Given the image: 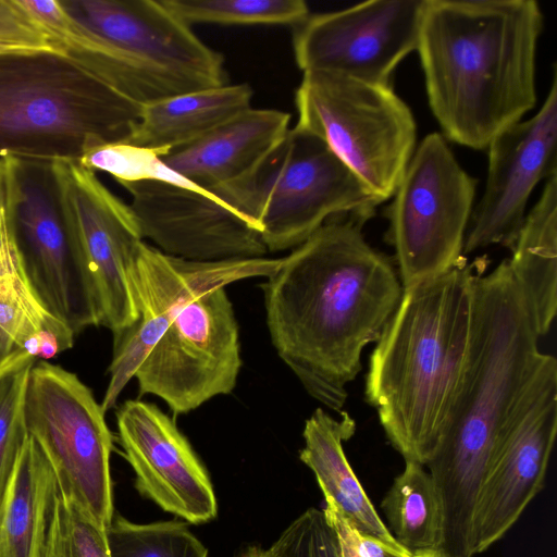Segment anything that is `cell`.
I'll return each mask as SVG.
<instances>
[{
  "mask_svg": "<svg viewBox=\"0 0 557 557\" xmlns=\"http://www.w3.org/2000/svg\"><path fill=\"white\" fill-rule=\"evenodd\" d=\"M474 278L467 362L437 449L425 465L442 509L447 557L474 556L478 497L498 449L530 407L557 381V360L543 354L534 318L503 260Z\"/></svg>",
  "mask_w": 557,
  "mask_h": 557,
  "instance_id": "cell-1",
  "label": "cell"
},
{
  "mask_svg": "<svg viewBox=\"0 0 557 557\" xmlns=\"http://www.w3.org/2000/svg\"><path fill=\"white\" fill-rule=\"evenodd\" d=\"M370 216L327 220L264 283L267 324L280 358L315 400L341 411L361 354L395 312L403 285L362 234Z\"/></svg>",
  "mask_w": 557,
  "mask_h": 557,
  "instance_id": "cell-2",
  "label": "cell"
},
{
  "mask_svg": "<svg viewBox=\"0 0 557 557\" xmlns=\"http://www.w3.org/2000/svg\"><path fill=\"white\" fill-rule=\"evenodd\" d=\"M542 29L534 0H424L417 51L446 138L486 149L534 108Z\"/></svg>",
  "mask_w": 557,
  "mask_h": 557,
  "instance_id": "cell-3",
  "label": "cell"
},
{
  "mask_svg": "<svg viewBox=\"0 0 557 557\" xmlns=\"http://www.w3.org/2000/svg\"><path fill=\"white\" fill-rule=\"evenodd\" d=\"M485 263L462 259L404 288L375 342L364 395L405 461L425 466L444 434L468 357L474 278Z\"/></svg>",
  "mask_w": 557,
  "mask_h": 557,
  "instance_id": "cell-4",
  "label": "cell"
},
{
  "mask_svg": "<svg viewBox=\"0 0 557 557\" xmlns=\"http://www.w3.org/2000/svg\"><path fill=\"white\" fill-rule=\"evenodd\" d=\"M36 18L59 49L141 107L225 85L222 54L161 0H51Z\"/></svg>",
  "mask_w": 557,
  "mask_h": 557,
  "instance_id": "cell-5",
  "label": "cell"
},
{
  "mask_svg": "<svg viewBox=\"0 0 557 557\" xmlns=\"http://www.w3.org/2000/svg\"><path fill=\"white\" fill-rule=\"evenodd\" d=\"M140 111L66 52L0 53V156L77 160L126 140Z\"/></svg>",
  "mask_w": 557,
  "mask_h": 557,
  "instance_id": "cell-6",
  "label": "cell"
},
{
  "mask_svg": "<svg viewBox=\"0 0 557 557\" xmlns=\"http://www.w3.org/2000/svg\"><path fill=\"white\" fill-rule=\"evenodd\" d=\"M210 193L259 231L268 251L296 248L334 216L371 218L382 203L321 138L297 126Z\"/></svg>",
  "mask_w": 557,
  "mask_h": 557,
  "instance_id": "cell-7",
  "label": "cell"
},
{
  "mask_svg": "<svg viewBox=\"0 0 557 557\" xmlns=\"http://www.w3.org/2000/svg\"><path fill=\"white\" fill-rule=\"evenodd\" d=\"M295 126L321 138L381 201L389 199L414 152L417 126L389 85L305 72Z\"/></svg>",
  "mask_w": 557,
  "mask_h": 557,
  "instance_id": "cell-8",
  "label": "cell"
},
{
  "mask_svg": "<svg viewBox=\"0 0 557 557\" xmlns=\"http://www.w3.org/2000/svg\"><path fill=\"white\" fill-rule=\"evenodd\" d=\"M104 410L78 376L46 361L29 371L25 423L69 495L107 530L114 517L110 457L112 434Z\"/></svg>",
  "mask_w": 557,
  "mask_h": 557,
  "instance_id": "cell-9",
  "label": "cell"
},
{
  "mask_svg": "<svg viewBox=\"0 0 557 557\" xmlns=\"http://www.w3.org/2000/svg\"><path fill=\"white\" fill-rule=\"evenodd\" d=\"M476 180L445 137L425 136L409 160L388 208V239L403 288L444 273L463 258Z\"/></svg>",
  "mask_w": 557,
  "mask_h": 557,
  "instance_id": "cell-10",
  "label": "cell"
},
{
  "mask_svg": "<svg viewBox=\"0 0 557 557\" xmlns=\"http://www.w3.org/2000/svg\"><path fill=\"white\" fill-rule=\"evenodd\" d=\"M51 171L61 214L87 278L99 325L113 336L138 318L134 269L144 243L128 203L76 160H55Z\"/></svg>",
  "mask_w": 557,
  "mask_h": 557,
  "instance_id": "cell-11",
  "label": "cell"
},
{
  "mask_svg": "<svg viewBox=\"0 0 557 557\" xmlns=\"http://www.w3.org/2000/svg\"><path fill=\"white\" fill-rule=\"evenodd\" d=\"M242 367L238 325L225 287L187 304L154 343L134 377L139 393L174 414L233 392Z\"/></svg>",
  "mask_w": 557,
  "mask_h": 557,
  "instance_id": "cell-12",
  "label": "cell"
},
{
  "mask_svg": "<svg viewBox=\"0 0 557 557\" xmlns=\"http://www.w3.org/2000/svg\"><path fill=\"white\" fill-rule=\"evenodd\" d=\"M13 235L26 283L75 336L99 325L91 292L59 207L51 162L20 159Z\"/></svg>",
  "mask_w": 557,
  "mask_h": 557,
  "instance_id": "cell-13",
  "label": "cell"
},
{
  "mask_svg": "<svg viewBox=\"0 0 557 557\" xmlns=\"http://www.w3.org/2000/svg\"><path fill=\"white\" fill-rule=\"evenodd\" d=\"M281 258H250L222 261H190L166 255L145 242L134 269L137 320L113 336L109 383L101 403L113 408L126 384L158 338L183 310L200 295L236 281L268 277Z\"/></svg>",
  "mask_w": 557,
  "mask_h": 557,
  "instance_id": "cell-14",
  "label": "cell"
},
{
  "mask_svg": "<svg viewBox=\"0 0 557 557\" xmlns=\"http://www.w3.org/2000/svg\"><path fill=\"white\" fill-rule=\"evenodd\" d=\"M424 0H371L309 16L294 26L298 67L389 85L396 66L417 50Z\"/></svg>",
  "mask_w": 557,
  "mask_h": 557,
  "instance_id": "cell-15",
  "label": "cell"
},
{
  "mask_svg": "<svg viewBox=\"0 0 557 557\" xmlns=\"http://www.w3.org/2000/svg\"><path fill=\"white\" fill-rule=\"evenodd\" d=\"M483 195L473 207L462 255L492 245L511 250L535 186L557 173V75L541 109L496 135L488 144Z\"/></svg>",
  "mask_w": 557,
  "mask_h": 557,
  "instance_id": "cell-16",
  "label": "cell"
},
{
  "mask_svg": "<svg viewBox=\"0 0 557 557\" xmlns=\"http://www.w3.org/2000/svg\"><path fill=\"white\" fill-rule=\"evenodd\" d=\"M144 238L162 252L190 261L261 258L259 231L215 196L154 181L120 184Z\"/></svg>",
  "mask_w": 557,
  "mask_h": 557,
  "instance_id": "cell-17",
  "label": "cell"
},
{
  "mask_svg": "<svg viewBox=\"0 0 557 557\" xmlns=\"http://www.w3.org/2000/svg\"><path fill=\"white\" fill-rule=\"evenodd\" d=\"M116 425L135 486L144 497L188 523L216 517L210 476L173 419L153 404L129 399L116 411Z\"/></svg>",
  "mask_w": 557,
  "mask_h": 557,
  "instance_id": "cell-18",
  "label": "cell"
},
{
  "mask_svg": "<svg viewBox=\"0 0 557 557\" xmlns=\"http://www.w3.org/2000/svg\"><path fill=\"white\" fill-rule=\"evenodd\" d=\"M557 432V381L536 398L495 455L474 515V555L517 522L542 490Z\"/></svg>",
  "mask_w": 557,
  "mask_h": 557,
  "instance_id": "cell-19",
  "label": "cell"
},
{
  "mask_svg": "<svg viewBox=\"0 0 557 557\" xmlns=\"http://www.w3.org/2000/svg\"><path fill=\"white\" fill-rule=\"evenodd\" d=\"M289 121L287 112L250 107L160 158L168 168L210 193L253 168L285 136Z\"/></svg>",
  "mask_w": 557,
  "mask_h": 557,
  "instance_id": "cell-20",
  "label": "cell"
},
{
  "mask_svg": "<svg viewBox=\"0 0 557 557\" xmlns=\"http://www.w3.org/2000/svg\"><path fill=\"white\" fill-rule=\"evenodd\" d=\"M356 431L354 419L342 412L335 419L317 408L306 420L305 446L300 460L313 472L324 497L331 498L342 513L363 534L370 535L398 554L412 556L394 539L352 471L343 443Z\"/></svg>",
  "mask_w": 557,
  "mask_h": 557,
  "instance_id": "cell-21",
  "label": "cell"
},
{
  "mask_svg": "<svg viewBox=\"0 0 557 557\" xmlns=\"http://www.w3.org/2000/svg\"><path fill=\"white\" fill-rule=\"evenodd\" d=\"M248 84L221 85L165 98L141 107L124 140L163 154L188 145L250 108Z\"/></svg>",
  "mask_w": 557,
  "mask_h": 557,
  "instance_id": "cell-22",
  "label": "cell"
},
{
  "mask_svg": "<svg viewBox=\"0 0 557 557\" xmlns=\"http://www.w3.org/2000/svg\"><path fill=\"white\" fill-rule=\"evenodd\" d=\"M58 492L52 466L27 435L0 503V557H38Z\"/></svg>",
  "mask_w": 557,
  "mask_h": 557,
  "instance_id": "cell-23",
  "label": "cell"
},
{
  "mask_svg": "<svg viewBox=\"0 0 557 557\" xmlns=\"http://www.w3.org/2000/svg\"><path fill=\"white\" fill-rule=\"evenodd\" d=\"M507 260L537 334L546 335L557 311V173L546 180L539 200L525 215Z\"/></svg>",
  "mask_w": 557,
  "mask_h": 557,
  "instance_id": "cell-24",
  "label": "cell"
},
{
  "mask_svg": "<svg viewBox=\"0 0 557 557\" xmlns=\"http://www.w3.org/2000/svg\"><path fill=\"white\" fill-rule=\"evenodd\" d=\"M425 466L406 460L381 506L396 542L410 555L440 550L442 509Z\"/></svg>",
  "mask_w": 557,
  "mask_h": 557,
  "instance_id": "cell-25",
  "label": "cell"
},
{
  "mask_svg": "<svg viewBox=\"0 0 557 557\" xmlns=\"http://www.w3.org/2000/svg\"><path fill=\"white\" fill-rule=\"evenodd\" d=\"M189 26L194 23L222 25H292L310 14L302 0H161Z\"/></svg>",
  "mask_w": 557,
  "mask_h": 557,
  "instance_id": "cell-26",
  "label": "cell"
},
{
  "mask_svg": "<svg viewBox=\"0 0 557 557\" xmlns=\"http://www.w3.org/2000/svg\"><path fill=\"white\" fill-rule=\"evenodd\" d=\"M106 534L110 557H208L203 544L180 521L135 523L117 515Z\"/></svg>",
  "mask_w": 557,
  "mask_h": 557,
  "instance_id": "cell-27",
  "label": "cell"
},
{
  "mask_svg": "<svg viewBox=\"0 0 557 557\" xmlns=\"http://www.w3.org/2000/svg\"><path fill=\"white\" fill-rule=\"evenodd\" d=\"M76 161L94 172L101 171L110 174L119 184L154 181L214 196L168 168L157 151L125 141L94 147L84 152Z\"/></svg>",
  "mask_w": 557,
  "mask_h": 557,
  "instance_id": "cell-28",
  "label": "cell"
},
{
  "mask_svg": "<svg viewBox=\"0 0 557 557\" xmlns=\"http://www.w3.org/2000/svg\"><path fill=\"white\" fill-rule=\"evenodd\" d=\"M106 531L59 491L38 557H110Z\"/></svg>",
  "mask_w": 557,
  "mask_h": 557,
  "instance_id": "cell-29",
  "label": "cell"
},
{
  "mask_svg": "<svg viewBox=\"0 0 557 557\" xmlns=\"http://www.w3.org/2000/svg\"><path fill=\"white\" fill-rule=\"evenodd\" d=\"M59 325L65 324L47 311L21 272L0 273V337L10 354L39 331Z\"/></svg>",
  "mask_w": 557,
  "mask_h": 557,
  "instance_id": "cell-30",
  "label": "cell"
},
{
  "mask_svg": "<svg viewBox=\"0 0 557 557\" xmlns=\"http://www.w3.org/2000/svg\"><path fill=\"white\" fill-rule=\"evenodd\" d=\"M34 364L0 379V503L28 435L25 395Z\"/></svg>",
  "mask_w": 557,
  "mask_h": 557,
  "instance_id": "cell-31",
  "label": "cell"
},
{
  "mask_svg": "<svg viewBox=\"0 0 557 557\" xmlns=\"http://www.w3.org/2000/svg\"><path fill=\"white\" fill-rule=\"evenodd\" d=\"M269 549L275 557H341L336 533L317 508L297 517Z\"/></svg>",
  "mask_w": 557,
  "mask_h": 557,
  "instance_id": "cell-32",
  "label": "cell"
},
{
  "mask_svg": "<svg viewBox=\"0 0 557 557\" xmlns=\"http://www.w3.org/2000/svg\"><path fill=\"white\" fill-rule=\"evenodd\" d=\"M59 50L18 0H0V53Z\"/></svg>",
  "mask_w": 557,
  "mask_h": 557,
  "instance_id": "cell-33",
  "label": "cell"
},
{
  "mask_svg": "<svg viewBox=\"0 0 557 557\" xmlns=\"http://www.w3.org/2000/svg\"><path fill=\"white\" fill-rule=\"evenodd\" d=\"M323 512L336 533L341 557H411L396 553L376 539L361 533L338 509L324 497Z\"/></svg>",
  "mask_w": 557,
  "mask_h": 557,
  "instance_id": "cell-34",
  "label": "cell"
},
{
  "mask_svg": "<svg viewBox=\"0 0 557 557\" xmlns=\"http://www.w3.org/2000/svg\"><path fill=\"white\" fill-rule=\"evenodd\" d=\"M18 162L20 159L14 156H0V253L15 245L13 209L16 199Z\"/></svg>",
  "mask_w": 557,
  "mask_h": 557,
  "instance_id": "cell-35",
  "label": "cell"
},
{
  "mask_svg": "<svg viewBox=\"0 0 557 557\" xmlns=\"http://www.w3.org/2000/svg\"><path fill=\"white\" fill-rule=\"evenodd\" d=\"M239 557H275L269 548H263L259 545L248 546Z\"/></svg>",
  "mask_w": 557,
  "mask_h": 557,
  "instance_id": "cell-36",
  "label": "cell"
},
{
  "mask_svg": "<svg viewBox=\"0 0 557 557\" xmlns=\"http://www.w3.org/2000/svg\"><path fill=\"white\" fill-rule=\"evenodd\" d=\"M9 354H10L9 347L7 346L4 341L0 337V366L2 364V362L8 357Z\"/></svg>",
  "mask_w": 557,
  "mask_h": 557,
  "instance_id": "cell-37",
  "label": "cell"
},
{
  "mask_svg": "<svg viewBox=\"0 0 557 557\" xmlns=\"http://www.w3.org/2000/svg\"><path fill=\"white\" fill-rule=\"evenodd\" d=\"M411 557H447V556L445 554H443L441 550H434V552L413 555Z\"/></svg>",
  "mask_w": 557,
  "mask_h": 557,
  "instance_id": "cell-38",
  "label": "cell"
}]
</instances>
